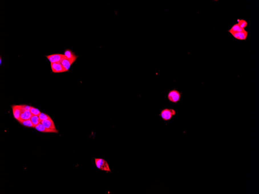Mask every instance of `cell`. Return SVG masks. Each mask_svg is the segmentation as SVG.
Here are the masks:
<instances>
[{"label": "cell", "mask_w": 259, "mask_h": 194, "mask_svg": "<svg viewBox=\"0 0 259 194\" xmlns=\"http://www.w3.org/2000/svg\"><path fill=\"white\" fill-rule=\"evenodd\" d=\"M94 160L96 167L99 170L105 171L107 173L112 172L106 160L101 158H95Z\"/></svg>", "instance_id": "cell-1"}, {"label": "cell", "mask_w": 259, "mask_h": 194, "mask_svg": "<svg viewBox=\"0 0 259 194\" xmlns=\"http://www.w3.org/2000/svg\"><path fill=\"white\" fill-rule=\"evenodd\" d=\"M175 114V111L173 109L166 108L161 111L159 116L163 120L165 121H168L171 120Z\"/></svg>", "instance_id": "cell-2"}, {"label": "cell", "mask_w": 259, "mask_h": 194, "mask_svg": "<svg viewBox=\"0 0 259 194\" xmlns=\"http://www.w3.org/2000/svg\"><path fill=\"white\" fill-rule=\"evenodd\" d=\"M167 97L170 102L173 103H177L181 99V93L178 90L173 89L168 93Z\"/></svg>", "instance_id": "cell-3"}, {"label": "cell", "mask_w": 259, "mask_h": 194, "mask_svg": "<svg viewBox=\"0 0 259 194\" xmlns=\"http://www.w3.org/2000/svg\"><path fill=\"white\" fill-rule=\"evenodd\" d=\"M46 58L48 59V61L50 63H57V62H61V61L65 58L64 55L61 54H56L46 56Z\"/></svg>", "instance_id": "cell-4"}, {"label": "cell", "mask_w": 259, "mask_h": 194, "mask_svg": "<svg viewBox=\"0 0 259 194\" xmlns=\"http://www.w3.org/2000/svg\"><path fill=\"white\" fill-rule=\"evenodd\" d=\"M52 72L54 73H60L67 72L62 66L61 62L50 63Z\"/></svg>", "instance_id": "cell-5"}, {"label": "cell", "mask_w": 259, "mask_h": 194, "mask_svg": "<svg viewBox=\"0 0 259 194\" xmlns=\"http://www.w3.org/2000/svg\"><path fill=\"white\" fill-rule=\"evenodd\" d=\"M14 118L19 120L22 113V105H14L11 107Z\"/></svg>", "instance_id": "cell-6"}, {"label": "cell", "mask_w": 259, "mask_h": 194, "mask_svg": "<svg viewBox=\"0 0 259 194\" xmlns=\"http://www.w3.org/2000/svg\"><path fill=\"white\" fill-rule=\"evenodd\" d=\"M37 131L43 132H52L58 133V131L56 129H51L46 128L41 123H40L34 128Z\"/></svg>", "instance_id": "cell-7"}, {"label": "cell", "mask_w": 259, "mask_h": 194, "mask_svg": "<svg viewBox=\"0 0 259 194\" xmlns=\"http://www.w3.org/2000/svg\"><path fill=\"white\" fill-rule=\"evenodd\" d=\"M235 38L239 40H246L248 36V32L244 30L242 32H237L231 34Z\"/></svg>", "instance_id": "cell-8"}, {"label": "cell", "mask_w": 259, "mask_h": 194, "mask_svg": "<svg viewBox=\"0 0 259 194\" xmlns=\"http://www.w3.org/2000/svg\"><path fill=\"white\" fill-rule=\"evenodd\" d=\"M41 123L46 128L51 129H56L54 123L51 118L46 119V120L42 121L41 122Z\"/></svg>", "instance_id": "cell-9"}, {"label": "cell", "mask_w": 259, "mask_h": 194, "mask_svg": "<svg viewBox=\"0 0 259 194\" xmlns=\"http://www.w3.org/2000/svg\"><path fill=\"white\" fill-rule=\"evenodd\" d=\"M64 55L66 58H67L69 60L75 62L76 59L78 58L77 56L75 55L74 53L72 52V50L69 49H66L64 51Z\"/></svg>", "instance_id": "cell-10"}, {"label": "cell", "mask_w": 259, "mask_h": 194, "mask_svg": "<svg viewBox=\"0 0 259 194\" xmlns=\"http://www.w3.org/2000/svg\"><path fill=\"white\" fill-rule=\"evenodd\" d=\"M74 61H71L70 60L68 59L67 58H65L64 59L61 61V64L62 65L64 68L68 72L69 69H70L71 65L72 64L74 63Z\"/></svg>", "instance_id": "cell-11"}, {"label": "cell", "mask_w": 259, "mask_h": 194, "mask_svg": "<svg viewBox=\"0 0 259 194\" xmlns=\"http://www.w3.org/2000/svg\"><path fill=\"white\" fill-rule=\"evenodd\" d=\"M32 114L30 112V111H25L24 112H22L20 116V118L19 120L18 121H20L28 120V119H31L32 116Z\"/></svg>", "instance_id": "cell-12"}, {"label": "cell", "mask_w": 259, "mask_h": 194, "mask_svg": "<svg viewBox=\"0 0 259 194\" xmlns=\"http://www.w3.org/2000/svg\"><path fill=\"white\" fill-rule=\"evenodd\" d=\"M245 30L244 29L242 28L239 26L238 24H234L232 26L230 29L228 31V32L230 33L231 34L233 33H237V32H242Z\"/></svg>", "instance_id": "cell-13"}, {"label": "cell", "mask_w": 259, "mask_h": 194, "mask_svg": "<svg viewBox=\"0 0 259 194\" xmlns=\"http://www.w3.org/2000/svg\"><path fill=\"white\" fill-rule=\"evenodd\" d=\"M21 124L24 126L28 127V128H34V126L32 124L31 119L28 120L20 121H18Z\"/></svg>", "instance_id": "cell-14"}, {"label": "cell", "mask_w": 259, "mask_h": 194, "mask_svg": "<svg viewBox=\"0 0 259 194\" xmlns=\"http://www.w3.org/2000/svg\"><path fill=\"white\" fill-rule=\"evenodd\" d=\"M31 120L34 126V128L35 126L37 125L38 124L41 123L39 116H32L31 118Z\"/></svg>", "instance_id": "cell-15"}, {"label": "cell", "mask_w": 259, "mask_h": 194, "mask_svg": "<svg viewBox=\"0 0 259 194\" xmlns=\"http://www.w3.org/2000/svg\"><path fill=\"white\" fill-rule=\"evenodd\" d=\"M30 111L32 114V116H39L41 113L40 111L38 109L33 107H31Z\"/></svg>", "instance_id": "cell-16"}, {"label": "cell", "mask_w": 259, "mask_h": 194, "mask_svg": "<svg viewBox=\"0 0 259 194\" xmlns=\"http://www.w3.org/2000/svg\"><path fill=\"white\" fill-rule=\"evenodd\" d=\"M238 24L239 26L242 28L244 29L248 26V23L244 19H238Z\"/></svg>", "instance_id": "cell-17"}, {"label": "cell", "mask_w": 259, "mask_h": 194, "mask_svg": "<svg viewBox=\"0 0 259 194\" xmlns=\"http://www.w3.org/2000/svg\"><path fill=\"white\" fill-rule=\"evenodd\" d=\"M39 117L40 122L42 121L46 120V119L50 118V116H48L47 114H44V113H41L39 116Z\"/></svg>", "instance_id": "cell-18"}, {"label": "cell", "mask_w": 259, "mask_h": 194, "mask_svg": "<svg viewBox=\"0 0 259 194\" xmlns=\"http://www.w3.org/2000/svg\"><path fill=\"white\" fill-rule=\"evenodd\" d=\"M31 106L27 105H22V112L25 111H30L31 110Z\"/></svg>", "instance_id": "cell-19"}, {"label": "cell", "mask_w": 259, "mask_h": 194, "mask_svg": "<svg viewBox=\"0 0 259 194\" xmlns=\"http://www.w3.org/2000/svg\"></svg>", "instance_id": "cell-20"}]
</instances>
